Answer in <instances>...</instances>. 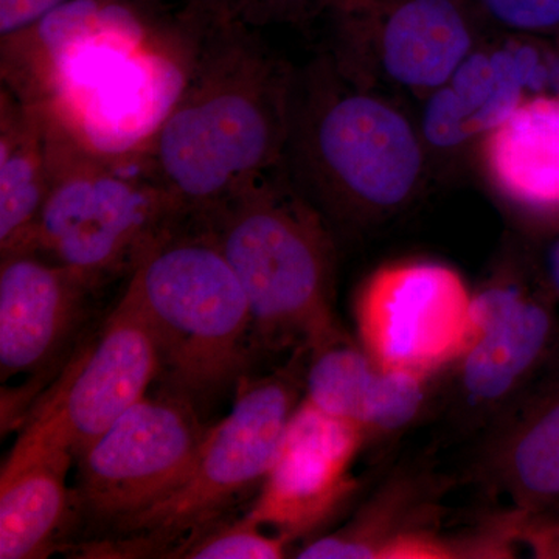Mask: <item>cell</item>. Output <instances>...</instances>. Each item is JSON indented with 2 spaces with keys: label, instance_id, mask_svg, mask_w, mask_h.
<instances>
[{
  "label": "cell",
  "instance_id": "obj_23",
  "mask_svg": "<svg viewBox=\"0 0 559 559\" xmlns=\"http://www.w3.org/2000/svg\"><path fill=\"white\" fill-rule=\"evenodd\" d=\"M487 31L499 35H559V0H468Z\"/></svg>",
  "mask_w": 559,
  "mask_h": 559
},
{
  "label": "cell",
  "instance_id": "obj_5",
  "mask_svg": "<svg viewBox=\"0 0 559 559\" xmlns=\"http://www.w3.org/2000/svg\"><path fill=\"white\" fill-rule=\"evenodd\" d=\"M305 355L310 353L299 349L285 369L238 382L230 414L207 429L189 476L159 502L91 540V557L176 558L260 489L300 404Z\"/></svg>",
  "mask_w": 559,
  "mask_h": 559
},
{
  "label": "cell",
  "instance_id": "obj_29",
  "mask_svg": "<svg viewBox=\"0 0 559 559\" xmlns=\"http://www.w3.org/2000/svg\"><path fill=\"white\" fill-rule=\"evenodd\" d=\"M557 38L559 39V35ZM547 94L559 98V43L557 46H550L549 91H547Z\"/></svg>",
  "mask_w": 559,
  "mask_h": 559
},
{
  "label": "cell",
  "instance_id": "obj_24",
  "mask_svg": "<svg viewBox=\"0 0 559 559\" xmlns=\"http://www.w3.org/2000/svg\"><path fill=\"white\" fill-rule=\"evenodd\" d=\"M418 128L428 153L452 154L477 140L468 110L448 83L426 97Z\"/></svg>",
  "mask_w": 559,
  "mask_h": 559
},
{
  "label": "cell",
  "instance_id": "obj_19",
  "mask_svg": "<svg viewBox=\"0 0 559 559\" xmlns=\"http://www.w3.org/2000/svg\"><path fill=\"white\" fill-rule=\"evenodd\" d=\"M481 170L511 207L559 221V98L532 95L479 140Z\"/></svg>",
  "mask_w": 559,
  "mask_h": 559
},
{
  "label": "cell",
  "instance_id": "obj_7",
  "mask_svg": "<svg viewBox=\"0 0 559 559\" xmlns=\"http://www.w3.org/2000/svg\"><path fill=\"white\" fill-rule=\"evenodd\" d=\"M47 121L53 183L25 252L84 272L100 285L134 271L151 246L187 218L182 205L135 162L87 153Z\"/></svg>",
  "mask_w": 559,
  "mask_h": 559
},
{
  "label": "cell",
  "instance_id": "obj_25",
  "mask_svg": "<svg viewBox=\"0 0 559 559\" xmlns=\"http://www.w3.org/2000/svg\"><path fill=\"white\" fill-rule=\"evenodd\" d=\"M210 9L227 14L249 27L266 25H296L308 27L319 17H325L336 0H200Z\"/></svg>",
  "mask_w": 559,
  "mask_h": 559
},
{
  "label": "cell",
  "instance_id": "obj_18",
  "mask_svg": "<svg viewBox=\"0 0 559 559\" xmlns=\"http://www.w3.org/2000/svg\"><path fill=\"white\" fill-rule=\"evenodd\" d=\"M75 455L33 419L0 473V558L49 557L70 516L68 474Z\"/></svg>",
  "mask_w": 559,
  "mask_h": 559
},
{
  "label": "cell",
  "instance_id": "obj_1",
  "mask_svg": "<svg viewBox=\"0 0 559 559\" xmlns=\"http://www.w3.org/2000/svg\"><path fill=\"white\" fill-rule=\"evenodd\" d=\"M200 3L205 21L189 80L138 160L187 216L282 164L297 75L259 28Z\"/></svg>",
  "mask_w": 559,
  "mask_h": 559
},
{
  "label": "cell",
  "instance_id": "obj_12",
  "mask_svg": "<svg viewBox=\"0 0 559 559\" xmlns=\"http://www.w3.org/2000/svg\"><path fill=\"white\" fill-rule=\"evenodd\" d=\"M471 304L468 285L448 264H384L371 272L356 297L360 345L384 369L439 373L468 342Z\"/></svg>",
  "mask_w": 559,
  "mask_h": 559
},
{
  "label": "cell",
  "instance_id": "obj_27",
  "mask_svg": "<svg viewBox=\"0 0 559 559\" xmlns=\"http://www.w3.org/2000/svg\"><path fill=\"white\" fill-rule=\"evenodd\" d=\"M68 0H0V36L21 31Z\"/></svg>",
  "mask_w": 559,
  "mask_h": 559
},
{
  "label": "cell",
  "instance_id": "obj_4",
  "mask_svg": "<svg viewBox=\"0 0 559 559\" xmlns=\"http://www.w3.org/2000/svg\"><path fill=\"white\" fill-rule=\"evenodd\" d=\"M160 352L162 392L202 404L242 380L253 341L240 280L200 221L187 216L131 272Z\"/></svg>",
  "mask_w": 559,
  "mask_h": 559
},
{
  "label": "cell",
  "instance_id": "obj_16",
  "mask_svg": "<svg viewBox=\"0 0 559 559\" xmlns=\"http://www.w3.org/2000/svg\"><path fill=\"white\" fill-rule=\"evenodd\" d=\"M463 480L489 498H506V511L538 516L559 503V356L502 417L471 443Z\"/></svg>",
  "mask_w": 559,
  "mask_h": 559
},
{
  "label": "cell",
  "instance_id": "obj_21",
  "mask_svg": "<svg viewBox=\"0 0 559 559\" xmlns=\"http://www.w3.org/2000/svg\"><path fill=\"white\" fill-rule=\"evenodd\" d=\"M381 366L348 337L316 349L305 373V400L364 432L380 381Z\"/></svg>",
  "mask_w": 559,
  "mask_h": 559
},
{
  "label": "cell",
  "instance_id": "obj_8",
  "mask_svg": "<svg viewBox=\"0 0 559 559\" xmlns=\"http://www.w3.org/2000/svg\"><path fill=\"white\" fill-rule=\"evenodd\" d=\"M204 21L198 0H180L176 16L138 50L33 106L87 153L138 164L186 87Z\"/></svg>",
  "mask_w": 559,
  "mask_h": 559
},
{
  "label": "cell",
  "instance_id": "obj_28",
  "mask_svg": "<svg viewBox=\"0 0 559 559\" xmlns=\"http://www.w3.org/2000/svg\"><path fill=\"white\" fill-rule=\"evenodd\" d=\"M538 266L559 300V230L547 240Z\"/></svg>",
  "mask_w": 559,
  "mask_h": 559
},
{
  "label": "cell",
  "instance_id": "obj_2",
  "mask_svg": "<svg viewBox=\"0 0 559 559\" xmlns=\"http://www.w3.org/2000/svg\"><path fill=\"white\" fill-rule=\"evenodd\" d=\"M428 160L418 121L342 75L325 51L297 69L283 167L330 226L395 218L425 187Z\"/></svg>",
  "mask_w": 559,
  "mask_h": 559
},
{
  "label": "cell",
  "instance_id": "obj_11",
  "mask_svg": "<svg viewBox=\"0 0 559 559\" xmlns=\"http://www.w3.org/2000/svg\"><path fill=\"white\" fill-rule=\"evenodd\" d=\"M170 0H68L0 36L2 87L44 105L127 57L176 16Z\"/></svg>",
  "mask_w": 559,
  "mask_h": 559
},
{
  "label": "cell",
  "instance_id": "obj_20",
  "mask_svg": "<svg viewBox=\"0 0 559 559\" xmlns=\"http://www.w3.org/2000/svg\"><path fill=\"white\" fill-rule=\"evenodd\" d=\"M55 145L38 106L0 91V255L25 252L49 197Z\"/></svg>",
  "mask_w": 559,
  "mask_h": 559
},
{
  "label": "cell",
  "instance_id": "obj_22",
  "mask_svg": "<svg viewBox=\"0 0 559 559\" xmlns=\"http://www.w3.org/2000/svg\"><path fill=\"white\" fill-rule=\"evenodd\" d=\"M261 525L248 516L221 521L179 551L183 559H278L286 557L288 540L261 533Z\"/></svg>",
  "mask_w": 559,
  "mask_h": 559
},
{
  "label": "cell",
  "instance_id": "obj_9",
  "mask_svg": "<svg viewBox=\"0 0 559 559\" xmlns=\"http://www.w3.org/2000/svg\"><path fill=\"white\" fill-rule=\"evenodd\" d=\"M325 53L362 86L426 98L447 84L485 31L468 0H336Z\"/></svg>",
  "mask_w": 559,
  "mask_h": 559
},
{
  "label": "cell",
  "instance_id": "obj_3",
  "mask_svg": "<svg viewBox=\"0 0 559 559\" xmlns=\"http://www.w3.org/2000/svg\"><path fill=\"white\" fill-rule=\"evenodd\" d=\"M248 297L253 341L312 353L345 333L334 314L336 246L282 164L201 216Z\"/></svg>",
  "mask_w": 559,
  "mask_h": 559
},
{
  "label": "cell",
  "instance_id": "obj_26",
  "mask_svg": "<svg viewBox=\"0 0 559 559\" xmlns=\"http://www.w3.org/2000/svg\"><path fill=\"white\" fill-rule=\"evenodd\" d=\"M514 543L527 546L533 557L559 559V518L520 516L509 513Z\"/></svg>",
  "mask_w": 559,
  "mask_h": 559
},
{
  "label": "cell",
  "instance_id": "obj_14",
  "mask_svg": "<svg viewBox=\"0 0 559 559\" xmlns=\"http://www.w3.org/2000/svg\"><path fill=\"white\" fill-rule=\"evenodd\" d=\"M457 477L428 466H407L360 509L344 528L320 536L300 559H502V540L488 530L451 536L440 532V506Z\"/></svg>",
  "mask_w": 559,
  "mask_h": 559
},
{
  "label": "cell",
  "instance_id": "obj_10",
  "mask_svg": "<svg viewBox=\"0 0 559 559\" xmlns=\"http://www.w3.org/2000/svg\"><path fill=\"white\" fill-rule=\"evenodd\" d=\"M205 433L190 401L167 392L146 395L76 457L70 516L102 535L159 502L189 476Z\"/></svg>",
  "mask_w": 559,
  "mask_h": 559
},
{
  "label": "cell",
  "instance_id": "obj_15",
  "mask_svg": "<svg viewBox=\"0 0 559 559\" xmlns=\"http://www.w3.org/2000/svg\"><path fill=\"white\" fill-rule=\"evenodd\" d=\"M364 447L366 436L358 426L301 400L246 516L277 528L288 543L316 532L358 489L352 465Z\"/></svg>",
  "mask_w": 559,
  "mask_h": 559
},
{
  "label": "cell",
  "instance_id": "obj_13",
  "mask_svg": "<svg viewBox=\"0 0 559 559\" xmlns=\"http://www.w3.org/2000/svg\"><path fill=\"white\" fill-rule=\"evenodd\" d=\"M160 377L156 331L132 283L106 319L94 345L81 349L38 421L79 457L98 437L145 399Z\"/></svg>",
  "mask_w": 559,
  "mask_h": 559
},
{
  "label": "cell",
  "instance_id": "obj_17",
  "mask_svg": "<svg viewBox=\"0 0 559 559\" xmlns=\"http://www.w3.org/2000/svg\"><path fill=\"white\" fill-rule=\"evenodd\" d=\"M100 283L36 252L2 257L0 378L38 374L57 362Z\"/></svg>",
  "mask_w": 559,
  "mask_h": 559
},
{
  "label": "cell",
  "instance_id": "obj_6",
  "mask_svg": "<svg viewBox=\"0 0 559 559\" xmlns=\"http://www.w3.org/2000/svg\"><path fill=\"white\" fill-rule=\"evenodd\" d=\"M558 297L538 263L509 261L473 293L468 342L436 373L432 415L451 441L479 439L559 356Z\"/></svg>",
  "mask_w": 559,
  "mask_h": 559
}]
</instances>
